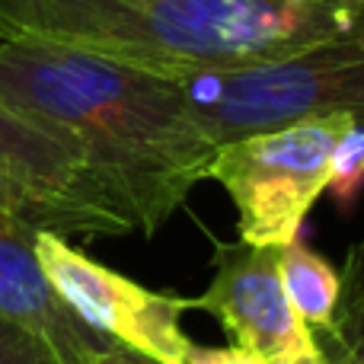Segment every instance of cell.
I'll return each instance as SVG.
<instances>
[{"instance_id":"52a82bcc","label":"cell","mask_w":364,"mask_h":364,"mask_svg":"<svg viewBox=\"0 0 364 364\" xmlns=\"http://www.w3.org/2000/svg\"><path fill=\"white\" fill-rule=\"evenodd\" d=\"M188 310L218 316L233 346L265 364H333L278 275V246L214 243V278Z\"/></svg>"},{"instance_id":"8fae6325","label":"cell","mask_w":364,"mask_h":364,"mask_svg":"<svg viewBox=\"0 0 364 364\" xmlns=\"http://www.w3.org/2000/svg\"><path fill=\"white\" fill-rule=\"evenodd\" d=\"M0 364H58V358L36 336L0 316Z\"/></svg>"},{"instance_id":"9c48e42d","label":"cell","mask_w":364,"mask_h":364,"mask_svg":"<svg viewBox=\"0 0 364 364\" xmlns=\"http://www.w3.org/2000/svg\"><path fill=\"white\" fill-rule=\"evenodd\" d=\"M278 275L284 294L314 333L342 336V278L333 265L301 240L278 246Z\"/></svg>"},{"instance_id":"7c38bea8","label":"cell","mask_w":364,"mask_h":364,"mask_svg":"<svg viewBox=\"0 0 364 364\" xmlns=\"http://www.w3.org/2000/svg\"><path fill=\"white\" fill-rule=\"evenodd\" d=\"M186 364H265L259 361L256 355L243 352V348L230 346V348H201V346H192Z\"/></svg>"},{"instance_id":"9a60e30c","label":"cell","mask_w":364,"mask_h":364,"mask_svg":"<svg viewBox=\"0 0 364 364\" xmlns=\"http://www.w3.org/2000/svg\"><path fill=\"white\" fill-rule=\"evenodd\" d=\"M355 364H364V361H355Z\"/></svg>"},{"instance_id":"5b68a950","label":"cell","mask_w":364,"mask_h":364,"mask_svg":"<svg viewBox=\"0 0 364 364\" xmlns=\"http://www.w3.org/2000/svg\"><path fill=\"white\" fill-rule=\"evenodd\" d=\"M0 218L58 237H122L132 220L74 141L0 102Z\"/></svg>"},{"instance_id":"4fadbf2b","label":"cell","mask_w":364,"mask_h":364,"mask_svg":"<svg viewBox=\"0 0 364 364\" xmlns=\"http://www.w3.org/2000/svg\"><path fill=\"white\" fill-rule=\"evenodd\" d=\"M346 16V38L364 45V0H339Z\"/></svg>"},{"instance_id":"ba28073f","label":"cell","mask_w":364,"mask_h":364,"mask_svg":"<svg viewBox=\"0 0 364 364\" xmlns=\"http://www.w3.org/2000/svg\"><path fill=\"white\" fill-rule=\"evenodd\" d=\"M32 233L0 218V316L36 336L58 364H90L112 342L90 333L51 291L32 252Z\"/></svg>"},{"instance_id":"277c9868","label":"cell","mask_w":364,"mask_h":364,"mask_svg":"<svg viewBox=\"0 0 364 364\" xmlns=\"http://www.w3.org/2000/svg\"><path fill=\"white\" fill-rule=\"evenodd\" d=\"M352 125L348 115H310L218 147L208 179L230 195L243 243L297 240L314 201L326 192L336 144Z\"/></svg>"},{"instance_id":"8992f818","label":"cell","mask_w":364,"mask_h":364,"mask_svg":"<svg viewBox=\"0 0 364 364\" xmlns=\"http://www.w3.org/2000/svg\"><path fill=\"white\" fill-rule=\"evenodd\" d=\"M32 252L51 291L90 333L160 364H186L192 352L182 329L188 297L157 294L48 230L32 233Z\"/></svg>"},{"instance_id":"7a4b0ae2","label":"cell","mask_w":364,"mask_h":364,"mask_svg":"<svg viewBox=\"0 0 364 364\" xmlns=\"http://www.w3.org/2000/svg\"><path fill=\"white\" fill-rule=\"evenodd\" d=\"M342 36L339 0H0V38L157 77L282 61Z\"/></svg>"},{"instance_id":"6da1fadb","label":"cell","mask_w":364,"mask_h":364,"mask_svg":"<svg viewBox=\"0 0 364 364\" xmlns=\"http://www.w3.org/2000/svg\"><path fill=\"white\" fill-rule=\"evenodd\" d=\"M0 102L74 141L141 233L186 205L220 147L173 80L48 42L0 38Z\"/></svg>"},{"instance_id":"3957f363","label":"cell","mask_w":364,"mask_h":364,"mask_svg":"<svg viewBox=\"0 0 364 364\" xmlns=\"http://www.w3.org/2000/svg\"><path fill=\"white\" fill-rule=\"evenodd\" d=\"M218 144L310 115H348L364 125V45L333 38L294 58L166 77Z\"/></svg>"},{"instance_id":"5bb4252c","label":"cell","mask_w":364,"mask_h":364,"mask_svg":"<svg viewBox=\"0 0 364 364\" xmlns=\"http://www.w3.org/2000/svg\"><path fill=\"white\" fill-rule=\"evenodd\" d=\"M90 364H160V361L147 358V355H141V352H132V348L112 346V348H106V352H102L100 358L90 361Z\"/></svg>"},{"instance_id":"30bf717a","label":"cell","mask_w":364,"mask_h":364,"mask_svg":"<svg viewBox=\"0 0 364 364\" xmlns=\"http://www.w3.org/2000/svg\"><path fill=\"white\" fill-rule=\"evenodd\" d=\"M361 188H364V125L355 122L333 151L326 192H333L336 201L342 208H348L361 195Z\"/></svg>"}]
</instances>
